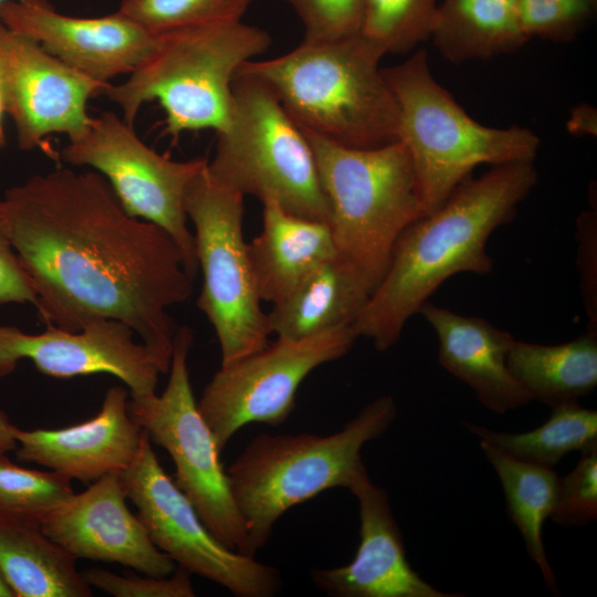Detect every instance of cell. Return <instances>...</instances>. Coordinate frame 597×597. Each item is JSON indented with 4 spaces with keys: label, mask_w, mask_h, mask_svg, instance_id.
<instances>
[{
    "label": "cell",
    "mask_w": 597,
    "mask_h": 597,
    "mask_svg": "<svg viewBox=\"0 0 597 597\" xmlns=\"http://www.w3.org/2000/svg\"><path fill=\"white\" fill-rule=\"evenodd\" d=\"M0 230L45 325L76 332L97 318L123 322L169 371L178 325L168 310L188 300L195 277L172 237L128 214L101 174L57 168L10 187Z\"/></svg>",
    "instance_id": "1"
},
{
    "label": "cell",
    "mask_w": 597,
    "mask_h": 597,
    "mask_svg": "<svg viewBox=\"0 0 597 597\" xmlns=\"http://www.w3.org/2000/svg\"><path fill=\"white\" fill-rule=\"evenodd\" d=\"M538 182L533 161L492 166L470 176L432 212L412 222L397 240L388 269L353 323L358 337L379 352L391 348L407 322L449 277L489 274L491 234L513 220Z\"/></svg>",
    "instance_id": "2"
},
{
    "label": "cell",
    "mask_w": 597,
    "mask_h": 597,
    "mask_svg": "<svg viewBox=\"0 0 597 597\" xmlns=\"http://www.w3.org/2000/svg\"><path fill=\"white\" fill-rule=\"evenodd\" d=\"M385 54L360 33L302 41L238 70L262 80L303 129L353 148L399 140V111L379 62Z\"/></svg>",
    "instance_id": "3"
},
{
    "label": "cell",
    "mask_w": 597,
    "mask_h": 597,
    "mask_svg": "<svg viewBox=\"0 0 597 597\" xmlns=\"http://www.w3.org/2000/svg\"><path fill=\"white\" fill-rule=\"evenodd\" d=\"M154 46L127 80L107 83L101 95L134 126L140 107L157 101L165 113L164 134L222 132L230 122L232 81L245 62L263 54L270 34L242 20L211 22L157 32Z\"/></svg>",
    "instance_id": "4"
},
{
    "label": "cell",
    "mask_w": 597,
    "mask_h": 597,
    "mask_svg": "<svg viewBox=\"0 0 597 597\" xmlns=\"http://www.w3.org/2000/svg\"><path fill=\"white\" fill-rule=\"evenodd\" d=\"M389 395L375 398L331 434L261 433L226 469L255 556L290 509L333 488L348 489L364 464L360 451L397 417Z\"/></svg>",
    "instance_id": "5"
},
{
    "label": "cell",
    "mask_w": 597,
    "mask_h": 597,
    "mask_svg": "<svg viewBox=\"0 0 597 597\" xmlns=\"http://www.w3.org/2000/svg\"><path fill=\"white\" fill-rule=\"evenodd\" d=\"M383 73L397 102L398 138L410 155L425 214L480 165L534 161L540 137L526 127H488L473 119L436 81L426 50Z\"/></svg>",
    "instance_id": "6"
},
{
    "label": "cell",
    "mask_w": 597,
    "mask_h": 597,
    "mask_svg": "<svg viewBox=\"0 0 597 597\" xmlns=\"http://www.w3.org/2000/svg\"><path fill=\"white\" fill-rule=\"evenodd\" d=\"M329 207L337 252L377 287L401 233L425 216L406 146L353 148L303 130Z\"/></svg>",
    "instance_id": "7"
},
{
    "label": "cell",
    "mask_w": 597,
    "mask_h": 597,
    "mask_svg": "<svg viewBox=\"0 0 597 597\" xmlns=\"http://www.w3.org/2000/svg\"><path fill=\"white\" fill-rule=\"evenodd\" d=\"M209 171L262 203L295 216L329 221L315 158L302 129L259 77L237 71L228 126L217 134Z\"/></svg>",
    "instance_id": "8"
},
{
    "label": "cell",
    "mask_w": 597,
    "mask_h": 597,
    "mask_svg": "<svg viewBox=\"0 0 597 597\" xmlns=\"http://www.w3.org/2000/svg\"><path fill=\"white\" fill-rule=\"evenodd\" d=\"M185 209L202 272L197 305L214 329L220 365H226L265 347L272 334L243 238L244 196L206 164L187 189Z\"/></svg>",
    "instance_id": "9"
},
{
    "label": "cell",
    "mask_w": 597,
    "mask_h": 597,
    "mask_svg": "<svg viewBox=\"0 0 597 597\" xmlns=\"http://www.w3.org/2000/svg\"><path fill=\"white\" fill-rule=\"evenodd\" d=\"M192 343V331L178 325L165 390L160 395L129 396L128 411L150 441L168 452L175 464L176 485L212 535L226 547L254 557L220 460L221 451L193 396L188 370Z\"/></svg>",
    "instance_id": "10"
},
{
    "label": "cell",
    "mask_w": 597,
    "mask_h": 597,
    "mask_svg": "<svg viewBox=\"0 0 597 597\" xmlns=\"http://www.w3.org/2000/svg\"><path fill=\"white\" fill-rule=\"evenodd\" d=\"M358 338L353 324L272 344L220 365L205 387L198 409L222 452L253 422L279 427L295 408L296 391L320 366L345 356Z\"/></svg>",
    "instance_id": "11"
},
{
    "label": "cell",
    "mask_w": 597,
    "mask_h": 597,
    "mask_svg": "<svg viewBox=\"0 0 597 597\" xmlns=\"http://www.w3.org/2000/svg\"><path fill=\"white\" fill-rule=\"evenodd\" d=\"M61 158L101 174L128 214L166 230L178 243L196 279L199 266L185 197L208 159L180 161L158 154L136 135L134 126L113 112L92 117L85 134L69 140Z\"/></svg>",
    "instance_id": "12"
},
{
    "label": "cell",
    "mask_w": 597,
    "mask_h": 597,
    "mask_svg": "<svg viewBox=\"0 0 597 597\" xmlns=\"http://www.w3.org/2000/svg\"><path fill=\"white\" fill-rule=\"evenodd\" d=\"M121 478L150 540L180 568L237 597H272L280 591L277 569L226 547L212 535L160 465L145 432L135 460Z\"/></svg>",
    "instance_id": "13"
},
{
    "label": "cell",
    "mask_w": 597,
    "mask_h": 597,
    "mask_svg": "<svg viewBox=\"0 0 597 597\" xmlns=\"http://www.w3.org/2000/svg\"><path fill=\"white\" fill-rule=\"evenodd\" d=\"M107 83L69 66L0 22V84L19 148L48 149V137L54 134L69 140L83 136L92 121L88 100Z\"/></svg>",
    "instance_id": "14"
},
{
    "label": "cell",
    "mask_w": 597,
    "mask_h": 597,
    "mask_svg": "<svg viewBox=\"0 0 597 597\" xmlns=\"http://www.w3.org/2000/svg\"><path fill=\"white\" fill-rule=\"evenodd\" d=\"M22 359L54 378L109 374L121 379L129 396L156 392L163 368L153 352L136 341L125 323L97 318L76 332L53 325L39 334L0 326V377L14 371Z\"/></svg>",
    "instance_id": "15"
},
{
    "label": "cell",
    "mask_w": 597,
    "mask_h": 597,
    "mask_svg": "<svg viewBox=\"0 0 597 597\" xmlns=\"http://www.w3.org/2000/svg\"><path fill=\"white\" fill-rule=\"evenodd\" d=\"M0 22L38 42L69 66L100 82L129 74L150 52L156 34L121 12L73 17L50 0H7Z\"/></svg>",
    "instance_id": "16"
},
{
    "label": "cell",
    "mask_w": 597,
    "mask_h": 597,
    "mask_svg": "<svg viewBox=\"0 0 597 597\" xmlns=\"http://www.w3.org/2000/svg\"><path fill=\"white\" fill-rule=\"evenodd\" d=\"M121 474L94 481L42 523L44 533L77 558L112 562L150 576H168L175 562L157 548L126 504Z\"/></svg>",
    "instance_id": "17"
},
{
    "label": "cell",
    "mask_w": 597,
    "mask_h": 597,
    "mask_svg": "<svg viewBox=\"0 0 597 597\" xmlns=\"http://www.w3.org/2000/svg\"><path fill=\"white\" fill-rule=\"evenodd\" d=\"M348 490L359 509V544L353 561L314 568V585L332 597H459L431 586L411 567L389 495L376 485L365 465Z\"/></svg>",
    "instance_id": "18"
},
{
    "label": "cell",
    "mask_w": 597,
    "mask_h": 597,
    "mask_svg": "<svg viewBox=\"0 0 597 597\" xmlns=\"http://www.w3.org/2000/svg\"><path fill=\"white\" fill-rule=\"evenodd\" d=\"M128 389H107L91 419L61 429L17 428V457L84 483L124 472L135 460L144 437L128 411Z\"/></svg>",
    "instance_id": "19"
},
{
    "label": "cell",
    "mask_w": 597,
    "mask_h": 597,
    "mask_svg": "<svg viewBox=\"0 0 597 597\" xmlns=\"http://www.w3.org/2000/svg\"><path fill=\"white\" fill-rule=\"evenodd\" d=\"M419 314L439 341V364L469 386L480 404L506 413L532 401L507 366L514 336L485 318L458 314L427 301Z\"/></svg>",
    "instance_id": "20"
},
{
    "label": "cell",
    "mask_w": 597,
    "mask_h": 597,
    "mask_svg": "<svg viewBox=\"0 0 597 597\" xmlns=\"http://www.w3.org/2000/svg\"><path fill=\"white\" fill-rule=\"evenodd\" d=\"M262 205V230L247 249L259 296L273 305L338 252L328 222Z\"/></svg>",
    "instance_id": "21"
},
{
    "label": "cell",
    "mask_w": 597,
    "mask_h": 597,
    "mask_svg": "<svg viewBox=\"0 0 597 597\" xmlns=\"http://www.w3.org/2000/svg\"><path fill=\"white\" fill-rule=\"evenodd\" d=\"M376 286L337 253L307 275L268 313L272 334L302 338L353 324Z\"/></svg>",
    "instance_id": "22"
},
{
    "label": "cell",
    "mask_w": 597,
    "mask_h": 597,
    "mask_svg": "<svg viewBox=\"0 0 597 597\" xmlns=\"http://www.w3.org/2000/svg\"><path fill=\"white\" fill-rule=\"evenodd\" d=\"M0 576L13 597H88L76 558L41 524L0 512Z\"/></svg>",
    "instance_id": "23"
},
{
    "label": "cell",
    "mask_w": 597,
    "mask_h": 597,
    "mask_svg": "<svg viewBox=\"0 0 597 597\" xmlns=\"http://www.w3.org/2000/svg\"><path fill=\"white\" fill-rule=\"evenodd\" d=\"M507 366L532 400L551 408L579 401L597 386V332L557 345L515 339Z\"/></svg>",
    "instance_id": "24"
},
{
    "label": "cell",
    "mask_w": 597,
    "mask_h": 597,
    "mask_svg": "<svg viewBox=\"0 0 597 597\" xmlns=\"http://www.w3.org/2000/svg\"><path fill=\"white\" fill-rule=\"evenodd\" d=\"M429 39L454 63L512 53L530 40L516 0H441Z\"/></svg>",
    "instance_id": "25"
},
{
    "label": "cell",
    "mask_w": 597,
    "mask_h": 597,
    "mask_svg": "<svg viewBox=\"0 0 597 597\" xmlns=\"http://www.w3.org/2000/svg\"><path fill=\"white\" fill-rule=\"evenodd\" d=\"M480 447L499 476L507 515L517 527L528 557L540 568L546 587L558 595L542 531L554 507L559 475L553 468L515 459L490 442L480 441Z\"/></svg>",
    "instance_id": "26"
},
{
    "label": "cell",
    "mask_w": 597,
    "mask_h": 597,
    "mask_svg": "<svg viewBox=\"0 0 597 597\" xmlns=\"http://www.w3.org/2000/svg\"><path fill=\"white\" fill-rule=\"evenodd\" d=\"M549 418L526 432H507L463 422L480 441H486L511 457L553 468L566 454L582 451L597 441V411L579 401L552 407Z\"/></svg>",
    "instance_id": "27"
},
{
    "label": "cell",
    "mask_w": 597,
    "mask_h": 597,
    "mask_svg": "<svg viewBox=\"0 0 597 597\" xmlns=\"http://www.w3.org/2000/svg\"><path fill=\"white\" fill-rule=\"evenodd\" d=\"M441 0H365L360 34L384 54H404L430 38Z\"/></svg>",
    "instance_id": "28"
},
{
    "label": "cell",
    "mask_w": 597,
    "mask_h": 597,
    "mask_svg": "<svg viewBox=\"0 0 597 597\" xmlns=\"http://www.w3.org/2000/svg\"><path fill=\"white\" fill-rule=\"evenodd\" d=\"M74 494L56 471L25 469L0 453V512L41 524Z\"/></svg>",
    "instance_id": "29"
},
{
    "label": "cell",
    "mask_w": 597,
    "mask_h": 597,
    "mask_svg": "<svg viewBox=\"0 0 597 597\" xmlns=\"http://www.w3.org/2000/svg\"><path fill=\"white\" fill-rule=\"evenodd\" d=\"M255 0H119L118 10L146 30L242 20Z\"/></svg>",
    "instance_id": "30"
},
{
    "label": "cell",
    "mask_w": 597,
    "mask_h": 597,
    "mask_svg": "<svg viewBox=\"0 0 597 597\" xmlns=\"http://www.w3.org/2000/svg\"><path fill=\"white\" fill-rule=\"evenodd\" d=\"M516 6L528 39L568 42L591 20L597 0H516Z\"/></svg>",
    "instance_id": "31"
},
{
    "label": "cell",
    "mask_w": 597,
    "mask_h": 597,
    "mask_svg": "<svg viewBox=\"0 0 597 597\" xmlns=\"http://www.w3.org/2000/svg\"><path fill=\"white\" fill-rule=\"evenodd\" d=\"M552 521L561 526H584L597 519V441L580 451L575 468L559 476Z\"/></svg>",
    "instance_id": "32"
},
{
    "label": "cell",
    "mask_w": 597,
    "mask_h": 597,
    "mask_svg": "<svg viewBox=\"0 0 597 597\" xmlns=\"http://www.w3.org/2000/svg\"><path fill=\"white\" fill-rule=\"evenodd\" d=\"M304 27V41H326L360 33L365 0H286Z\"/></svg>",
    "instance_id": "33"
},
{
    "label": "cell",
    "mask_w": 597,
    "mask_h": 597,
    "mask_svg": "<svg viewBox=\"0 0 597 597\" xmlns=\"http://www.w3.org/2000/svg\"><path fill=\"white\" fill-rule=\"evenodd\" d=\"M189 575L180 567L168 576L117 575L101 568L83 573L90 586L115 597H193L196 593Z\"/></svg>",
    "instance_id": "34"
},
{
    "label": "cell",
    "mask_w": 597,
    "mask_h": 597,
    "mask_svg": "<svg viewBox=\"0 0 597 597\" xmlns=\"http://www.w3.org/2000/svg\"><path fill=\"white\" fill-rule=\"evenodd\" d=\"M578 269L588 329L597 332V217L596 210H588L577 220Z\"/></svg>",
    "instance_id": "35"
},
{
    "label": "cell",
    "mask_w": 597,
    "mask_h": 597,
    "mask_svg": "<svg viewBox=\"0 0 597 597\" xmlns=\"http://www.w3.org/2000/svg\"><path fill=\"white\" fill-rule=\"evenodd\" d=\"M31 303L36 294L9 239L0 230V304Z\"/></svg>",
    "instance_id": "36"
},
{
    "label": "cell",
    "mask_w": 597,
    "mask_h": 597,
    "mask_svg": "<svg viewBox=\"0 0 597 597\" xmlns=\"http://www.w3.org/2000/svg\"><path fill=\"white\" fill-rule=\"evenodd\" d=\"M596 112L589 106L582 105L573 112L572 119L569 122V129L574 133H593V119H596Z\"/></svg>",
    "instance_id": "37"
},
{
    "label": "cell",
    "mask_w": 597,
    "mask_h": 597,
    "mask_svg": "<svg viewBox=\"0 0 597 597\" xmlns=\"http://www.w3.org/2000/svg\"><path fill=\"white\" fill-rule=\"evenodd\" d=\"M15 430L17 427L9 420L6 412L0 409V453L17 449Z\"/></svg>",
    "instance_id": "38"
},
{
    "label": "cell",
    "mask_w": 597,
    "mask_h": 597,
    "mask_svg": "<svg viewBox=\"0 0 597 597\" xmlns=\"http://www.w3.org/2000/svg\"><path fill=\"white\" fill-rule=\"evenodd\" d=\"M4 112V103H3V96H2V90L0 84V148L6 145V133L3 128V115Z\"/></svg>",
    "instance_id": "39"
},
{
    "label": "cell",
    "mask_w": 597,
    "mask_h": 597,
    "mask_svg": "<svg viewBox=\"0 0 597 597\" xmlns=\"http://www.w3.org/2000/svg\"><path fill=\"white\" fill-rule=\"evenodd\" d=\"M0 597H13L12 591L0 576Z\"/></svg>",
    "instance_id": "40"
},
{
    "label": "cell",
    "mask_w": 597,
    "mask_h": 597,
    "mask_svg": "<svg viewBox=\"0 0 597 597\" xmlns=\"http://www.w3.org/2000/svg\"><path fill=\"white\" fill-rule=\"evenodd\" d=\"M4 1H7V0H0V6H1Z\"/></svg>",
    "instance_id": "41"
}]
</instances>
